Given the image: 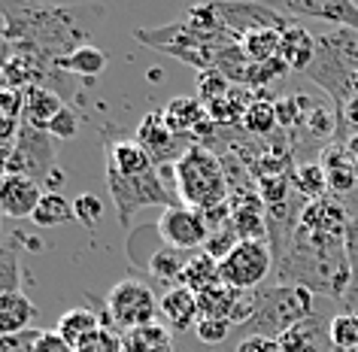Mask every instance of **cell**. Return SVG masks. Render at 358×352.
<instances>
[{"instance_id": "cell-1", "label": "cell", "mask_w": 358, "mask_h": 352, "mask_svg": "<svg viewBox=\"0 0 358 352\" xmlns=\"http://www.w3.org/2000/svg\"><path fill=\"white\" fill-rule=\"evenodd\" d=\"M3 43L34 55L58 61L88 43V15H103L97 6H46V3H0Z\"/></svg>"}, {"instance_id": "cell-2", "label": "cell", "mask_w": 358, "mask_h": 352, "mask_svg": "<svg viewBox=\"0 0 358 352\" xmlns=\"http://www.w3.org/2000/svg\"><path fill=\"white\" fill-rule=\"evenodd\" d=\"M143 46L155 49V52H164V55H173L185 64H192L198 73L210 70L216 64L219 52H225L231 46H237V37L231 34L222 19L216 15V6L207 3V6H192L182 19L164 24V28H137L134 31Z\"/></svg>"}, {"instance_id": "cell-3", "label": "cell", "mask_w": 358, "mask_h": 352, "mask_svg": "<svg viewBox=\"0 0 358 352\" xmlns=\"http://www.w3.org/2000/svg\"><path fill=\"white\" fill-rule=\"evenodd\" d=\"M313 316V292L303 286L273 283L252 292V310L246 325L234 328L237 343L246 337H271L280 340L285 331H292L298 322Z\"/></svg>"}, {"instance_id": "cell-4", "label": "cell", "mask_w": 358, "mask_h": 352, "mask_svg": "<svg viewBox=\"0 0 358 352\" xmlns=\"http://www.w3.org/2000/svg\"><path fill=\"white\" fill-rule=\"evenodd\" d=\"M173 183H176L179 204L201 210V213H207L219 204H228V197H231L225 164H222V158L216 152L201 146V143H194L173 164Z\"/></svg>"}, {"instance_id": "cell-5", "label": "cell", "mask_w": 358, "mask_h": 352, "mask_svg": "<svg viewBox=\"0 0 358 352\" xmlns=\"http://www.w3.org/2000/svg\"><path fill=\"white\" fill-rule=\"evenodd\" d=\"M319 52L307 76L334 97L337 110L358 92V31H337L319 37Z\"/></svg>"}, {"instance_id": "cell-6", "label": "cell", "mask_w": 358, "mask_h": 352, "mask_svg": "<svg viewBox=\"0 0 358 352\" xmlns=\"http://www.w3.org/2000/svg\"><path fill=\"white\" fill-rule=\"evenodd\" d=\"M103 179H106V192H110V201L115 206L122 228H128L134 213H140L143 206H164L167 210V206L179 204V197L164 185L161 170H152L146 176H122L106 164Z\"/></svg>"}, {"instance_id": "cell-7", "label": "cell", "mask_w": 358, "mask_h": 352, "mask_svg": "<svg viewBox=\"0 0 358 352\" xmlns=\"http://www.w3.org/2000/svg\"><path fill=\"white\" fill-rule=\"evenodd\" d=\"M103 307H106L110 322L115 325V331L119 334H128V331L146 328V325H155V316H158L155 292H152L143 279H134V276L115 283L110 292H106Z\"/></svg>"}, {"instance_id": "cell-8", "label": "cell", "mask_w": 358, "mask_h": 352, "mask_svg": "<svg viewBox=\"0 0 358 352\" xmlns=\"http://www.w3.org/2000/svg\"><path fill=\"white\" fill-rule=\"evenodd\" d=\"M273 270V249L267 240H240L228 258L219 261V279L237 292H255Z\"/></svg>"}, {"instance_id": "cell-9", "label": "cell", "mask_w": 358, "mask_h": 352, "mask_svg": "<svg viewBox=\"0 0 358 352\" xmlns=\"http://www.w3.org/2000/svg\"><path fill=\"white\" fill-rule=\"evenodd\" d=\"M52 134L49 131H37V128H28L22 125L19 131V140L6 158V167L3 174H22V176H31V179H55V170H58V155H55V146H52ZM0 174V176H3Z\"/></svg>"}, {"instance_id": "cell-10", "label": "cell", "mask_w": 358, "mask_h": 352, "mask_svg": "<svg viewBox=\"0 0 358 352\" xmlns=\"http://www.w3.org/2000/svg\"><path fill=\"white\" fill-rule=\"evenodd\" d=\"M155 231L170 249H179V252L203 249V243H207V237H210V228H207V222H203V213L192 210V206H185V204L167 206V210L161 213Z\"/></svg>"}, {"instance_id": "cell-11", "label": "cell", "mask_w": 358, "mask_h": 352, "mask_svg": "<svg viewBox=\"0 0 358 352\" xmlns=\"http://www.w3.org/2000/svg\"><path fill=\"white\" fill-rule=\"evenodd\" d=\"M222 24L234 34L237 40H243L246 34L255 31H289L294 19L282 15L280 10H273L271 3H213Z\"/></svg>"}, {"instance_id": "cell-12", "label": "cell", "mask_w": 358, "mask_h": 352, "mask_svg": "<svg viewBox=\"0 0 358 352\" xmlns=\"http://www.w3.org/2000/svg\"><path fill=\"white\" fill-rule=\"evenodd\" d=\"M134 140H137L140 146L152 155L155 167H173L176 161L194 146V140L179 137V134L170 131L167 122H164V113H158V110L143 115V122L137 125Z\"/></svg>"}, {"instance_id": "cell-13", "label": "cell", "mask_w": 358, "mask_h": 352, "mask_svg": "<svg viewBox=\"0 0 358 352\" xmlns=\"http://www.w3.org/2000/svg\"><path fill=\"white\" fill-rule=\"evenodd\" d=\"M289 19H322L331 24H340L346 31H358V6L349 0H280L271 3Z\"/></svg>"}, {"instance_id": "cell-14", "label": "cell", "mask_w": 358, "mask_h": 352, "mask_svg": "<svg viewBox=\"0 0 358 352\" xmlns=\"http://www.w3.org/2000/svg\"><path fill=\"white\" fill-rule=\"evenodd\" d=\"M43 188L37 179L22 174L0 176V216L3 219H34V210L43 201Z\"/></svg>"}, {"instance_id": "cell-15", "label": "cell", "mask_w": 358, "mask_h": 352, "mask_svg": "<svg viewBox=\"0 0 358 352\" xmlns=\"http://www.w3.org/2000/svg\"><path fill=\"white\" fill-rule=\"evenodd\" d=\"M158 316L164 319L167 331H176V334H185L189 328H194L201 319V310H198V295L185 286H176V288H167L164 295L158 297Z\"/></svg>"}, {"instance_id": "cell-16", "label": "cell", "mask_w": 358, "mask_h": 352, "mask_svg": "<svg viewBox=\"0 0 358 352\" xmlns=\"http://www.w3.org/2000/svg\"><path fill=\"white\" fill-rule=\"evenodd\" d=\"M280 349L282 352H331V319L313 313L310 319L298 322L292 331H285L280 337Z\"/></svg>"}, {"instance_id": "cell-17", "label": "cell", "mask_w": 358, "mask_h": 352, "mask_svg": "<svg viewBox=\"0 0 358 352\" xmlns=\"http://www.w3.org/2000/svg\"><path fill=\"white\" fill-rule=\"evenodd\" d=\"M103 161L115 170V174H122V176H146V174H152V170H158L149 152L143 149L137 140H131V137H124V140H119V137L106 140Z\"/></svg>"}, {"instance_id": "cell-18", "label": "cell", "mask_w": 358, "mask_h": 352, "mask_svg": "<svg viewBox=\"0 0 358 352\" xmlns=\"http://www.w3.org/2000/svg\"><path fill=\"white\" fill-rule=\"evenodd\" d=\"M316 52H319V43L313 40V34L301 22H294L289 31H282L280 58L289 67V73H307L313 61H316Z\"/></svg>"}, {"instance_id": "cell-19", "label": "cell", "mask_w": 358, "mask_h": 352, "mask_svg": "<svg viewBox=\"0 0 358 352\" xmlns=\"http://www.w3.org/2000/svg\"><path fill=\"white\" fill-rule=\"evenodd\" d=\"M161 113H164V122L170 131L179 134V137H189V140H194V131L210 119L207 106H203L198 97H185V94L173 97Z\"/></svg>"}, {"instance_id": "cell-20", "label": "cell", "mask_w": 358, "mask_h": 352, "mask_svg": "<svg viewBox=\"0 0 358 352\" xmlns=\"http://www.w3.org/2000/svg\"><path fill=\"white\" fill-rule=\"evenodd\" d=\"M64 110V97L49 92V88H28L24 92V110H22V125L37 131H49L52 119Z\"/></svg>"}, {"instance_id": "cell-21", "label": "cell", "mask_w": 358, "mask_h": 352, "mask_svg": "<svg viewBox=\"0 0 358 352\" xmlns=\"http://www.w3.org/2000/svg\"><path fill=\"white\" fill-rule=\"evenodd\" d=\"M55 331L79 352L83 346H88L92 340H97V334H101L103 328H101V316H97V313L85 310V307H76V310H67L64 316H61V322H58Z\"/></svg>"}, {"instance_id": "cell-22", "label": "cell", "mask_w": 358, "mask_h": 352, "mask_svg": "<svg viewBox=\"0 0 358 352\" xmlns=\"http://www.w3.org/2000/svg\"><path fill=\"white\" fill-rule=\"evenodd\" d=\"M243 295L246 292H237V288H231L225 283H216V286H210L207 292L198 295V310H201V316H207V319H228L234 325V316L240 310Z\"/></svg>"}, {"instance_id": "cell-23", "label": "cell", "mask_w": 358, "mask_h": 352, "mask_svg": "<svg viewBox=\"0 0 358 352\" xmlns=\"http://www.w3.org/2000/svg\"><path fill=\"white\" fill-rule=\"evenodd\" d=\"M189 258H192V255H185V252L164 246V249L152 252L146 274H149L152 279H155V283L164 286V292H167V288L182 286V279H185V267H189Z\"/></svg>"}, {"instance_id": "cell-24", "label": "cell", "mask_w": 358, "mask_h": 352, "mask_svg": "<svg viewBox=\"0 0 358 352\" xmlns=\"http://www.w3.org/2000/svg\"><path fill=\"white\" fill-rule=\"evenodd\" d=\"M34 316H37V307H34V301L24 292L0 297V334H3V337L28 331Z\"/></svg>"}, {"instance_id": "cell-25", "label": "cell", "mask_w": 358, "mask_h": 352, "mask_svg": "<svg viewBox=\"0 0 358 352\" xmlns=\"http://www.w3.org/2000/svg\"><path fill=\"white\" fill-rule=\"evenodd\" d=\"M106 67V55L101 49L94 46V43H85V46H79L76 52H70V55H64L58 61V70L61 73H67V76H97L101 70Z\"/></svg>"}, {"instance_id": "cell-26", "label": "cell", "mask_w": 358, "mask_h": 352, "mask_svg": "<svg viewBox=\"0 0 358 352\" xmlns=\"http://www.w3.org/2000/svg\"><path fill=\"white\" fill-rule=\"evenodd\" d=\"M122 352H173V340L164 325H146V328L128 331L122 337Z\"/></svg>"}, {"instance_id": "cell-27", "label": "cell", "mask_w": 358, "mask_h": 352, "mask_svg": "<svg viewBox=\"0 0 358 352\" xmlns=\"http://www.w3.org/2000/svg\"><path fill=\"white\" fill-rule=\"evenodd\" d=\"M280 128V119H276V104L267 101V97H255L249 104V110L240 122V131L249 134V137H267Z\"/></svg>"}, {"instance_id": "cell-28", "label": "cell", "mask_w": 358, "mask_h": 352, "mask_svg": "<svg viewBox=\"0 0 358 352\" xmlns=\"http://www.w3.org/2000/svg\"><path fill=\"white\" fill-rule=\"evenodd\" d=\"M34 225H40V228H58V225H67V222H73V204L67 201L61 192H46L43 195V201L40 206L34 210Z\"/></svg>"}, {"instance_id": "cell-29", "label": "cell", "mask_w": 358, "mask_h": 352, "mask_svg": "<svg viewBox=\"0 0 358 352\" xmlns=\"http://www.w3.org/2000/svg\"><path fill=\"white\" fill-rule=\"evenodd\" d=\"M292 185L307 204L328 197V176L322 164H298L292 170Z\"/></svg>"}, {"instance_id": "cell-30", "label": "cell", "mask_w": 358, "mask_h": 352, "mask_svg": "<svg viewBox=\"0 0 358 352\" xmlns=\"http://www.w3.org/2000/svg\"><path fill=\"white\" fill-rule=\"evenodd\" d=\"M216 283H222L219 279V261L210 258L207 252H194V255L189 258V267H185L182 286L192 288L194 295H201V292H207V288L216 286Z\"/></svg>"}, {"instance_id": "cell-31", "label": "cell", "mask_w": 358, "mask_h": 352, "mask_svg": "<svg viewBox=\"0 0 358 352\" xmlns=\"http://www.w3.org/2000/svg\"><path fill=\"white\" fill-rule=\"evenodd\" d=\"M280 43H282L280 31H255L240 40V49L252 64H264V61L280 58Z\"/></svg>"}, {"instance_id": "cell-32", "label": "cell", "mask_w": 358, "mask_h": 352, "mask_svg": "<svg viewBox=\"0 0 358 352\" xmlns=\"http://www.w3.org/2000/svg\"><path fill=\"white\" fill-rule=\"evenodd\" d=\"M22 292V261L19 246L10 240H0V297Z\"/></svg>"}, {"instance_id": "cell-33", "label": "cell", "mask_w": 358, "mask_h": 352, "mask_svg": "<svg viewBox=\"0 0 358 352\" xmlns=\"http://www.w3.org/2000/svg\"><path fill=\"white\" fill-rule=\"evenodd\" d=\"M331 343L340 352H358V313H340L331 319Z\"/></svg>"}, {"instance_id": "cell-34", "label": "cell", "mask_w": 358, "mask_h": 352, "mask_svg": "<svg viewBox=\"0 0 358 352\" xmlns=\"http://www.w3.org/2000/svg\"><path fill=\"white\" fill-rule=\"evenodd\" d=\"M231 85L225 76L219 73V70H203V73H198V101L203 104V106H210V104H216L219 97H225L228 92H231Z\"/></svg>"}, {"instance_id": "cell-35", "label": "cell", "mask_w": 358, "mask_h": 352, "mask_svg": "<svg viewBox=\"0 0 358 352\" xmlns=\"http://www.w3.org/2000/svg\"><path fill=\"white\" fill-rule=\"evenodd\" d=\"M101 216H103V201H101V197L92 195V192L76 195V201H73V219L83 225V228L94 231L97 222H101Z\"/></svg>"}, {"instance_id": "cell-36", "label": "cell", "mask_w": 358, "mask_h": 352, "mask_svg": "<svg viewBox=\"0 0 358 352\" xmlns=\"http://www.w3.org/2000/svg\"><path fill=\"white\" fill-rule=\"evenodd\" d=\"M194 334H198V340L207 343V346H219L222 340H228L231 334H234V325L228 319H207V316H201L198 325H194Z\"/></svg>"}, {"instance_id": "cell-37", "label": "cell", "mask_w": 358, "mask_h": 352, "mask_svg": "<svg viewBox=\"0 0 358 352\" xmlns=\"http://www.w3.org/2000/svg\"><path fill=\"white\" fill-rule=\"evenodd\" d=\"M237 234H234V228H222V231H213L210 237H207V243H203V249L201 252H207L210 258H216V261H222V258H228L231 252H234V246H237Z\"/></svg>"}, {"instance_id": "cell-38", "label": "cell", "mask_w": 358, "mask_h": 352, "mask_svg": "<svg viewBox=\"0 0 358 352\" xmlns=\"http://www.w3.org/2000/svg\"><path fill=\"white\" fill-rule=\"evenodd\" d=\"M76 131H79V119H76V113L70 110V106H64V110H61L49 125V134L55 140H70V137H76Z\"/></svg>"}, {"instance_id": "cell-39", "label": "cell", "mask_w": 358, "mask_h": 352, "mask_svg": "<svg viewBox=\"0 0 358 352\" xmlns=\"http://www.w3.org/2000/svg\"><path fill=\"white\" fill-rule=\"evenodd\" d=\"M34 352H76L70 343L61 337L58 331H43L40 334V340H37V346H34Z\"/></svg>"}, {"instance_id": "cell-40", "label": "cell", "mask_w": 358, "mask_h": 352, "mask_svg": "<svg viewBox=\"0 0 358 352\" xmlns=\"http://www.w3.org/2000/svg\"><path fill=\"white\" fill-rule=\"evenodd\" d=\"M234 352H282L280 349V340H271V337H246L240 340Z\"/></svg>"}, {"instance_id": "cell-41", "label": "cell", "mask_w": 358, "mask_h": 352, "mask_svg": "<svg viewBox=\"0 0 358 352\" xmlns=\"http://www.w3.org/2000/svg\"><path fill=\"white\" fill-rule=\"evenodd\" d=\"M0 40H3V13H0Z\"/></svg>"}, {"instance_id": "cell-42", "label": "cell", "mask_w": 358, "mask_h": 352, "mask_svg": "<svg viewBox=\"0 0 358 352\" xmlns=\"http://www.w3.org/2000/svg\"><path fill=\"white\" fill-rule=\"evenodd\" d=\"M0 352H10V349H6V346H3V343H0Z\"/></svg>"}, {"instance_id": "cell-43", "label": "cell", "mask_w": 358, "mask_h": 352, "mask_svg": "<svg viewBox=\"0 0 358 352\" xmlns=\"http://www.w3.org/2000/svg\"><path fill=\"white\" fill-rule=\"evenodd\" d=\"M0 343H3V334H0Z\"/></svg>"}, {"instance_id": "cell-44", "label": "cell", "mask_w": 358, "mask_h": 352, "mask_svg": "<svg viewBox=\"0 0 358 352\" xmlns=\"http://www.w3.org/2000/svg\"><path fill=\"white\" fill-rule=\"evenodd\" d=\"M0 219H3V216H0Z\"/></svg>"}]
</instances>
